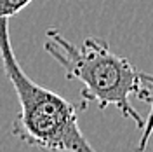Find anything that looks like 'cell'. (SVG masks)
Wrapping results in <instances>:
<instances>
[{
	"mask_svg": "<svg viewBox=\"0 0 153 152\" xmlns=\"http://www.w3.org/2000/svg\"><path fill=\"white\" fill-rule=\"evenodd\" d=\"M44 49L66 72V79L82 82L80 110L96 103L101 110L117 107L125 119H132L143 131L144 117L132 107L131 98L150 103L153 100V75L141 72L124 56L111 51L105 38L87 37L75 46L59 30L45 32Z\"/></svg>",
	"mask_w": 153,
	"mask_h": 152,
	"instance_id": "6da1fadb",
	"label": "cell"
},
{
	"mask_svg": "<svg viewBox=\"0 0 153 152\" xmlns=\"http://www.w3.org/2000/svg\"><path fill=\"white\" fill-rule=\"evenodd\" d=\"M7 21L0 19V59L19 102L10 133L30 147L51 152H97L78 126L80 108L25 74L12 51Z\"/></svg>",
	"mask_w": 153,
	"mask_h": 152,
	"instance_id": "7a4b0ae2",
	"label": "cell"
},
{
	"mask_svg": "<svg viewBox=\"0 0 153 152\" xmlns=\"http://www.w3.org/2000/svg\"><path fill=\"white\" fill-rule=\"evenodd\" d=\"M150 114L148 117L144 119L146 123H144V128H143V133H141V138H139V143H137V147H136V152H144L146 150V147H148V142H150V138H152L153 135V100L150 102Z\"/></svg>",
	"mask_w": 153,
	"mask_h": 152,
	"instance_id": "3957f363",
	"label": "cell"
}]
</instances>
